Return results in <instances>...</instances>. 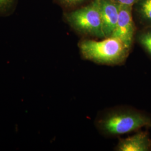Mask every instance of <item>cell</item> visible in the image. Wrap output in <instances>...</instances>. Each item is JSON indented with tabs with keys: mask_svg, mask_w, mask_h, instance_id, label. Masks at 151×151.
<instances>
[{
	"mask_svg": "<svg viewBox=\"0 0 151 151\" xmlns=\"http://www.w3.org/2000/svg\"><path fill=\"white\" fill-rule=\"evenodd\" d=\"M96 127L102 134L118 136L151 127V118L135 109L120 107L109 109L97 117Z\"/></svg>",
	"mask_w": 151,
	"mask_h": 151,
	"instance_id": "obj_1",
	"label": "cell"
},
{
	"mask_svg": "<svg viewBox=\"0 0 151 151\" xmlns=\"http://www.w3.org/2000/svg\"><path fill=\"white\" fill-rule=\"evenodd\" d=\"M78 46L85 60L104 65L122 64L130 50L120 40L113 37L99 41L85 39L80 42Z\"/></svg>",
	"mask_w": 151,
	"mask_h": 151,
	"instance_id": "obj_2",
	"label": "cell"
},
{
	"mask_svg": "<svg viewBox=\"0 0 151 151\" xmlns=\"http://www.w3.org/2000/svg\"><path fill=\"white\" fill-rule=\"evenodd\" d=\"M65 18L77 32L96 38H105L97 0H94L88 5L68 13Z\"/></svg>",
	"mask_w": 151,
	"mask_h": 151,
	"instance_id": "obj_3",
	"label": "cell"
},
{
	"mask_svg": "<svg viewBox=\"0 0 151 151\" xmlns=\"http://www.w3.org/2000/svg\"><path fill=\"white\" fill-rule=\"evenodd\" d=\"M132 7L119 5V17L115 29L110 37L120 40L128 49L133 42L135 27L132 14Z\"/></svg>",
	"mask_w": 151,
	"mask_h": 151,
	"instance_id": "obj_4",
	"label": "cell"
},
{
	"mask_svg": "<svg viewBox=\"0 0 151 151\" xmlns=\"http://www.w3.org/2000/svg\"><path fill=\"white\" fill-rule=\"evenodd\" d=\"M105 38L113 34L119 17V5L115 0H97Z\"/></svg>",
	"mask_w": 151,
	"mask_h": 151,
	"instance_id": "obj_5",
	"label": "cell"
},
{
	"mask_svg": "<svg viewBox=\"0 0 151 151\" xmlns=\"http://www.w3.org/2000/svg\"><path fill=\"white\" fill-rule=\"evenodd\" d=\"M151 150V139L147 132H139L134 135L119 140L118 151H148Z\"/></svg>",
	"mask_w": 151,
	"mask_h": 151,
	"instance_id": "obj_6",
	"label": "cell"
},
{
	"mask_svg": "<svg viewBox=\"0 0 151 151\" xmlns=\"http://www.w3.org/2000/svg\"><path fill=\"white\" fill-rule=\"evenodd\" d=\"M138 10L142 19L151 24V0H139Z\"/></svg>",
	"mask_w": 151,
	"mask_h": 151,
	"instance_id": "obj_7",
	"label": "cell"
},
{
	"mask_svg": "<svg viewBox=\"0 0 151 151\" xmlns=\"http://www.w3.org/2000/svg\"><path fill=\"white\" fill-rule=\"evenodd\" d=\"M138 42L151 56V29L140 33L138 36Z\"/></svg>",
	"mask_w": 151,
	"mask_h": 151,
	"instance_id": "obj_8",
	"label": "cell"
},
{
	"mask_svg": "<svg viewBox=\"0 0 151 151\" xmlns=\"http://www.w3.org/2000/svg\"><path fill=\"white\" fill-rule=\"evenodd\" d=\"M115 1L120 5L128 6L130 7H132V6L139 1V0H115Z\"/></svg>",
	"mask_w": 151,
	"mask_h": 151,
	"instance_id": "obj_9",
	"label": "cell"
},
{
	"mask_svg": "<svg viewBox=\"0 0 151 151\" xmlns=\"http://www.w3.org/2000/svg\"><path fill=\"white\" fill-rule=\"evenodd\" d=\"M13 0H0V11L4 10L11 5Z\"/></svg>",
	"mask_w": 151,
	"mask_h": 151,
	"instance_id": "obj_10",
	"label": "cell"
},
{
	"mask_svg": "<svg viewBox=\"0 0 151 151\" xmlns=\"http://www.w3.org/2000/svg\"><path fill=\"white\" fill-rule=\"evenodd\" d=\"M83 0H60V1L67 5H74L76 4H77L78 3H80Z\"/></svg>",
	"mask_w": 151,
	"mask_h": 151,
	"instance_id": "obj_11",
	"label": "cell"
}]
</instances>
